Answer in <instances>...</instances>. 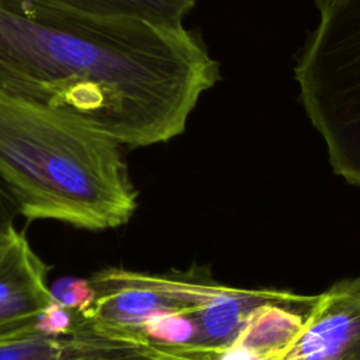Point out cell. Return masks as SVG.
<instances>
[{
  "label": "cell",
  "mask_w": 360,
  "mask_h": 360,
  "mask_svg": "<svg viewBox=\"0 0 360 360\" xmlns=\"http://www.w3.org/2000/svg\"><path fill=\"white\" fill-rule=\"evenodd\" d=\"M221 79L198 32L0 0V91L63 112L124 146L186 131Z\"/></svg>",
  "instance_id": "6da1fadb"
},
{
  "label": "cell",
  "mask_w": 360,
  "mask_h": 360,
  "mask_svg": "<svg viewBox=\"0 0 360 360\" xmlns=\"http://www.w3.org/2000/svg\"><path fill=\"white\" fill-rule=\"evenodd\" d=\"M0 179L28 221L103 231L127 224L138 207L122 143L1 91Z\"/></svg>",
  "instance_id": "7a4b0ae2"
},
{
  "label": "cell",
  "mask_w": 360,
  "mask_h": 360,
  "mask_svg": "<svg viewBox=\"0 0 360 360\" xmlns=\"http://www.w3.org/2000/svg\"><path fill=\"white\" fill-rule=\"evenodd\" d=\"M319 7L295 80L335 173L360 187V0H326Z\"/></svg>",
  "instance_id": "3957f363"
},
{
  "label": "cell",
  "mask_w": 360,
  "mask_h": 360,
  "mask_svg": "<svg viewBox=\"0 0 360 360\" xmlns=\"http://www.w3.org/2000/svg\"><path fill=\"white\" fill-rule=\"evenodd\" d=\"M89 283L94 297L87 309L76 312L80 323L105 335L150 343L142 333L149 318L165 312L195 311L217 281L198 269L149 274L107 267L93 274Z\"/></svg>",
  "instance_id": "277c9868"
},
{
  "label": "cell",
  "mask_w": 360,
  "mask_h": 360,
  "mask_svg": "<svg viewBox=\"0 0 360 360\" xmlns=\"http://www.w3.org/2000/svg\"><path fill=\"white\" fill-rule=\"evenodd\" d=\"M280 360H360V276L318 294Z\"/></svg>",
  "instance_id": "5b68a950"
},
{
  "label": "cell",
  "mask_w": 360,
  "mask_h": 360,
  "mask_svg": "<svg viewBox=\"0 0 360 360\" xmlns=\"http://www.w3.org/2000/svg\"><path fill=\"white\" fill-rule=\"evenodd\" d=\"M52 302L48 266L25 235L11 228L0 238V339L37 330Z\"/></svg>",
  "instance_id": "8992f818"
},
{
  "label": "cell",
  "mask_w": 360,
  "mask_h": 360,
  "mask_svg": "<svg viewBox=\"0 0 360 360\" xmlns=\"http://www.w3.org/2000/svg\"><path fill=\"white\" fill-rule=\"evenodd\" d=\"M150 343L105 335L83 323L68 336H49L39 330L0 339V360H94L121 354Z\"/></svg>",
  "instance_id": "52a82bcc"
},
{
  "label": "cell",
  "mask_w": 360,
  "mask_h": 360,
  "mask_svg": "<svg viewBox=\"0 0 360 360\" xmlns=\"http://www.w3.org/2000/svg\"><path fill=\"white\" fill-rule=\"evenodd\" d=\"M96 18L134 20L162 27H181L197 0H22Z\"/></svg>",
  "instance_id": "ba28073f"
},
{
  "label": "cell",
  "mask_w": 360,
  "mask_h": 360,
  "mask_svg": "<svg viewBox=\"0 0 360 360\" xmlns=\"http://www.w3.org/2000/svg\"><path fill=\"white\" fill-rule=\"evenodd\" d=\"M52 300L62 307L75 312H83L93 302V290L89 278L62 277L58 278L51 287Z\"/></svg>",
  "instance_id": "9c48e42d"
},
{
  "label": "cell",
  "mask_w": 360,
  "mask_h": 360,
  "mask_svg": "<svg viewBox=\"0 0 360 360\" xmlns=\"http://www.w3.org/2000/svg\"><path fill=\"white\" fill-rule=\"evenodd\" d=\"M222 354L201 352V350H186L167 346H150L121 354L107 356L94 360H221Z\"/></svg>",
  "instance_id": "30bf717a"
},
{
  "label": "cell",
  "mask_w": 360,
  "mask_h": 360,
  "mask_svg": "<svg viewBox=\"0 0 360 360\" xmlns=\"http://www.w3.org/2000/svg\"><path fill=\"white\" fill-rule=\"evenodd\" d=\"M76 312L53 301L41 315L37 330L49 336H68L76 332Z\"/></svg>",
  "instance_id": "8fae6325"
},
{
  "label": "cell",
  "mask_w": 360,
  "mask_h": 360,
  "mask_svg": "<svg viewBox=\"0 0 360 360\" xmlns=\"http://www.w3.org/2000/svg\"><path fill=\"white\" fill-rule=\"evenodd\" d=\"M17 215H20L18 205L7 186L0 179V238L14 228V219Z\"/></svg>",
  "instance_id": "7c38bea8"
},
{
  "label": "cell",
  "mask_w": 360,
  "mask_h": 360,
  "mask_svg": "<svg viewBox=\"0 0 360 360\" xmlns=\"http://www.w3.org/2000/svg\"><path fill=\"white\" fill-rule=\"evenodd\" d=\"M323 1H326V0H318V4H322Z\"/></svg>",
  "instance_id": "4fadbf2b"
}]
</instances>
